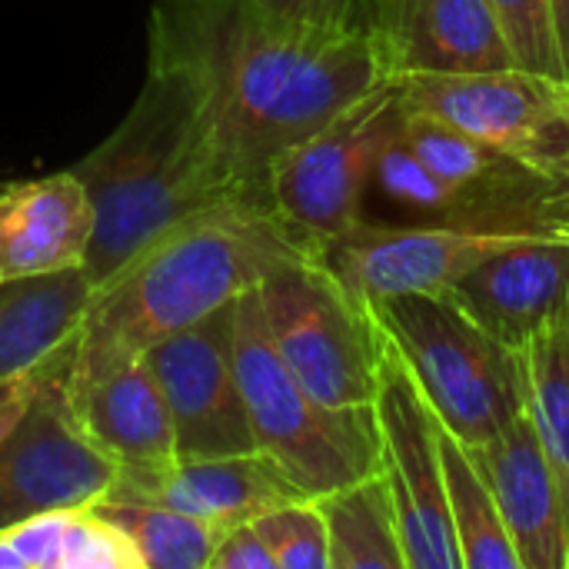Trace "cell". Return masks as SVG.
Wrapping results in <instances>:
<instances>
[{"mask_svg": "<svg viewBox=\"0 0 569 569\" xmlns=\"http://www.w3.org/2000/svg\"><path fill=\"white\" fill-rule=\"evenodd\" d=\"M150 67L187 83L230 180L263 203L273 163L390 77L363 27H290L250 0H157Z\"/></svg>", "mask_w": 569, "mask_h": 569, "instance_id": "obj_1", "label": "cell"}, {"mask_svg": "<svg viewBox=\"0 0 569 569\" xmlns=\"http://www.w3.org/2000/svg\"><path fill=\"white\" fill-rule=\"evenodd\" d=\"M307 253L263 200H227L193 213L93 290L73 360L143 357Z\"/></svg>", "mask_w": 569, "mask_h": 569, "instance_id": "obj_2", "label": "cell"}, {"mask_svg": "<svg viewBox=\"0 0 569 569\" xmlns=\"http://www.w3.org/2000/svg\"><path fill=\"white\" fill-rule=\"evenodd\" d=\"M70 170L93 203L83 260L93 287L187 217L227 200H253L230 180L187 83L160 67H147L127 117Z\"/></svg>", "mask_w": 569, "mask_h": 569, "instance_id": "obj_3", "label": "cell"}, {"mask_svg": "<svg viewBox=\"0 0 569 569\" xmlns=\"http://www.w3.org/2000/svg\"><path fill=\"white\" fill-rule=\"evenodd\" d=\"M367 303L443 430L463 447L490 443L523 410L520 353L483 330L447 290H413Z\"/></svg>", "mask_w": 569, "mask_h": 569, "instance_id": "obj_4", "label": "cell"}, {"mask_svg": "<svg viewBox=\"0 0 569 569\" xmlns=\"http://www.w3.org/2000/svg\"><path fill=\"white\" fill-rule=\"evenodd\" d=\"M233 357L257 450H263L303 497H327L380 470L373 407H323L280 360L260 310V290L237 300Z\"/></svg>", "mask_w": 569, "mask_h": 569, "instance_id": "obj_5", "label": "cell"}, {"mask_svg": "<svg viewBox=\"0 0 569 569\" xmlns=\"http://www.w3.org/2000/svg\"><path fill=\"white\" fill-rule=\"evenodd\" d=\"M257 290L267 333L300 387L323 407H373L380 327L370 303L320 253L283 263Z\"/></svg>", "mask_w": 569, "mask_h": 569, "instance_id": "obj_6", "label": "cell"}, {"mask_svg": "<svg viewBox=\"0 0 569 569\" xmlns=\"http://www.w3.org/2000/svg\"><path fill=\"white\" fill-rule=\"evenodd\" d=\"M403 120L397 77H387L273 163L267 197L300 247L320 253L363 217L373 167L383 147L403 133Z\"/></svg>", "mask_w": 569, "mask_h": 569, "instance_id": "obj_7", "label": "cell"}, {"mask_svg": "<svg viewBox=\"0 0 569 569\" xmlns=\"http://www.w3.org/2000/svg\"><path fill=\"white\" fill-rule=\"evenodd\" d=\"M407 110L440 117L569 187V83L523 67L403 73Z\"/></svg>", "mask_w": 569, "mask_h": 569, "instance_id": "obj_8", "label": "cell"}, {"mask_svg": "<svg viewBox=\"0 0 569 569\" xmlns=\"http://www.w3.org/2000/svg\"><path fill=\"white\" fill-rule=\"evenodd\" d=\"M373 420L380 473L393 493L407 569H463L447 507L440 420L383 330Z\"/></svg>", "mask_w": 569, "mask_h": 569, "instance_id": "obj_9", "label": "cell"}, {"mask_svg": "<svg viewBox=\"0 0 569 569\" xmlns=\"http://www.w3.org/2000/svg\"><path fill=\"white\" fill-rule=\"evenodd\" d=\"M70 357L40 373L23 417L0 440V530L37 513L90 507L110 493L120 473L70 410L63 387Z\"/></svg>", "mask_w": 569, "mask_h": 569, "instance_id": "obj_10", "label": "cell"}, {"mask_svg": "<svg viewBox=\"0 0 569 569\" xmlns=\"http://www.w3.org/2000/svg\"><path fill=\"white\" fill-rule=\"evenodd\" d=\"M569 233L567 227H460L360 217L320 250V260L363 300L447 290L483 260L517 243Z\"/></svg>", "mask_w": 569, "mask_h": 569, "instance_id": "obj_11", "label": "cell"}, {"mask_svg": "<svg viewBox=\"0 0 569 569\" xmlns=\"http://www.w3.org/2000/svg\"><path fill=\"white\" fill-rule=\"evenodd\" d=\"M237 300L200 323L153 343L147 360L163 390L180 460L253 453L247 400L233 357Z\"/></svg>", "mask_w": 569, "mask_h": 569, "instance_id": "obj_12", "label": "cell"}, {"mask_svg": "<svg viewBox=\"0 0 569 569\" xmlns=\"http://www.w3.org/2000/svg\"><path fill=\"white\" fill-rule=\"evenodd\" d=\"M390 77L517 67L490 0H360Z\"/></svg>", "mask_w": 569, "mask_h": 569, "instance_id": "obj_13", "label": "cell"}, {"mask_svg": "<svg viewBox=\"0 0 569 569\" xmlns=\"http://www.w3.org/2000/svg\"><path fill=\"white\" fill-rule=\"evenodd\" d=\"M63 387L87 440L120 470L177 460L173 420L147 353L110 360L70 357Z\"/></svg>", "mask_w": 569, "mask_h": 569, "instance_id": "obj_14", "label": "cell"}, {"mask_svg": "<svg viewBox=\"0 0 569 569\" xmlns=\"http://www.w3.org/2000/svg\"><path fill=\"white\" fill-rule=\"evenodd\" d=\"M297 497H303L297 483L263 450H253L203 460L177 457L163 467L120 470L103 500L160 503L207 520L217 530H230Z\"/></svg>", "mask_w": 569, "mask_h": 569, "instance_id": "obj_15", "label": "cell"}, {"mask_svg": "<svg viewBox=\"0 0 569 569\" xmlns=\"http://www.w3.org/2000/svg\"><path fill=\"white\" fill-rule=\"evenodd\" d=\"M480 463L503 527L520 553L523 569H567L569 523L557 473L520 410L490 443L470 450Z\"/></svg>", "mask_w": 569, "mask_h": 569, "instance_id": "obj_16", "label": "cell"}, {"mask_svg": "<svg viewBox=\"0 0 569 569\" xmlns=\"http://www.w3.org/2000/svg\"><path fill=\"white\" fill-rule=\"evenodd\" d=\"M447 293L500 343L520 347L569 303V233H550L473 267Z\"/></svg>", "mask_w": 569, "mask_h": 569, "instance_id": "obj_17", "label": "cell"}, {"mask_svg": "<svg viewBox=\"0 0 569 569\" xmlns=\"http://www.w3.org/2000/svg\"><path fill=\"white\" fill-rule=\"evenodd\" d=\"M93 203L73 170L0 190V280L83 267Z\"/></svg>", "mask_w": 569, "mask_h": 569, "instance_id": "obj_18", "label": "cell"}, {"mask_svg": "<svg viewBox=\"0 0 569 569\" xmlns=\"http://www.w3.org/2000/svg\"><path fill=\"white\" fill-rule=\"evenodd\" d=\"M93 290L83 267L0 280V383L67 360Z\"/></svg>", "mask_w": 569, "mask_h": 569, "instance_id": "obj_19", "label": "cell"}, {"mask_svg": "<svg viewBox=\"0 0 569 569\" xmlns=\"http://www.w3.org/2000/svg\"><path fill=\"white\" fill-rule=\"evenodd\" d=\"M3 533L27 569H143L137 547L90 507L37 513Z\"/></svg>", "mask_w": 569, "mask_h": 569, "instance_id": "obj_20", "label": "cell"}, {"mask_svg": "<svg viewBox=\"0 0 569 569\" xmlns=\"http://www.w3.org/2000/svg\"><path fill=\"white\" fill-rule=\"evenodd\" d=\"M317 500L330 533V569H407L393 493L380 470Z\"/></svg>", "mask_w": 569, "mask_h": 569, "instance_id": "obj_21", "label": "cell"}, {"mask_svg": "<svg viewBox=\"0 0 569 569\" xmlns=\"http://www.w3.org/2000/svg\"><path fill=\"white\" fill-rule=\"evenodd\" d=\"M523 410L557 473L569 523V303L520 347Z\"/></svg>", "mask_w": 569, "mask_h": 569, "instance_id": "obj_22", "label": "cell"}, {"mask_svg": "<svg viewBox=\"0 0 569 569\" xmlns=\"http://www.w3.org/2000/svg\"><path fill=\"white\" fill-rule=\"evenodd\" d=\"M440 457L447 477L450 523H453L463 569H523L480 463L473 460L470 447H463L450 430H443V423H440Z\"/></svg>", "mask_w": 569, "mask_h": 569, "instance_id": "obj_23", "label": "cell"}, {"mask_svg": "<svg viewBox=\"0 0 569 569\" xmlns=\"http://www.w3.org/2000/svg\"><path fill=\"white\" fill-rule=\"evenodd\" d=\"M97 517L113 523L140 553L143 569H210L223 530L190 513L140 503V500H97Z\"/></svg>", "mask_w": 569, "mask_h": 569, "instance_id": "obj_24", "label": "cell"}, {"mask_svg": "<svg viewBox=\"0 0 569 569\" xmlns=\"http://www.w3.org/2000/svg\"><path fill=\"white\" fill-rule=\"evenodd\" d=\"M380 200L403 220L393 223H460V227H483L477 210L463 193L443 183L407 143V137H393L370 177L367 203ZM363 203V207H367Z\"/></svg>", "mask_w": 569, "mask_h": 569, "instance_id": "obj_25", "label": "cell"}, {"mask_svg": "<svg viewBox=\"0 0 569 569\" xmlns=\"http://www.w3.org/2000/svg\"><path fill=\"white\" fill-rule=\"evenodd\" d=\"M277 569H330V533L317 497L287 500L253 520Z\"/></svg>", "mask_w": 569, "mask_h": 569, "instance_id": "obj_26", "label": "cell"}, {"mask_svg": "<svg viewBox=\"0 0 569 569\" xmlns=\"http://www.w3.org/2000/svg\"><path fill=\"white\" fill-rule=\"evenodd\" d=\"M517 67L567 80L550 0H490ZM569 83V80H567Z\"/></svg>", "mask_w": 569, "mask_h": 569, "instance_id": "obj_27", "label": "cell"}, {"mask_svg": "<svg viewBox=\"0 0 569 569\" xmlns=\"http://www.w3.org/2000/svg\"><path fill=\"white\" fill-rule=\"evenodd\" d=\"M267 17L310 27V30H350L360 27V0H250Z\"/></svg>", "mask_w": 569, "mask_h": 569, "instance_id": "obj_28", "label": "cell"}, {"mask_svg": "<svg viewBox=\"0 0 569 569\" xmlns=\"http://www.w3.org/2000/svg\"><path fill=\"white\" fill-rule=\"evenodd\" d=\"M210 569H277V560L250 520V523L223 530L217 553L210 560Z\"/></svg>", "mask_w": 569, "mask_h": 569, "instance_id": "obj_29", "label": "cell"}, {"mask_svg": "<svg viewBox=\"0 0 569 569\" xmlns=\"http://www.w3.org/2000/svg\"><path fill=\"white\" fill-rule=\"evenodd\" d=\"M43 373V370H40ZM40 373H30V377H20V380H10V383H0V440L7 437V430L23 417L30 397H33V387L40 380Z\"/></svg>", "mask_w": 569, "mask_h": 569, "instance_id": "obj_30", "label": "cell"}, {"mask_svg": "<svg viewBox=\"0 0 569 569\" xmlns=\"http://www.w3.org/2000/svg\"><path fill=\"white\" fill-rule=\"evenodd\" d=\"M550 13H553V27H557V43H560L563 73H567L569 80V0H550Z\"/></svg>", "mask_w": 569, "mask_h": 569, "instance_id": "obj_31", "label": "cell"}, {"mask_svg": "<svg viewBox=\"0 0 569 569\" xmlns=\"http://www.w3.org/2000/svg\"><path fill=\"white\" fill-rule=\"evenodd\" d=\"M0 569H27L23 567V557L17 553V547L7 540V533L0 530Z\"/></svg>", "mask_w": 569, "mask_h": 569, "instance_id": "obj_32", "label": "cell"}, {"mask_svg": "<svg viewBox=\"0 0 569 569\" xmlns=\"http://www.w3.org/2000/svg\"><path fill=\"white\" fill-rule=\"evenodd\" d=\"M567 569H569V550H567Z\"/></svg>", "mask_w": 569, "mask_h": 569, "instance_id": "obj_33", "label": "cell"}]
</instances>
